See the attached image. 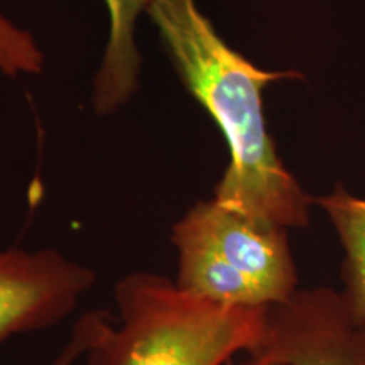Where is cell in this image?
I'll list each match as a JSON object with an SVG mask.
<instances>
[{
  "mask_svg": "<svg viewBox=\"0 0 365 365\" xmlns=\"http://www.w3.org/2000/svg\"><path fill=\"white\" fill-rule=\"evenodd\" d=\"M148 16L185 88L225 137L230 159L212 198L287 230L308 227L313 198L277 154L262 105L267 85L301 75L255 66L218 36L196 0H149Z\"/></svg>",
  "mask_w": 365,
  "mask_h": 365,
  "instance_id": "cell-1",
  "label": "cell"
},
{
  "mask_svg": "<svg viewBox=\"0 0 365 365\" xmlns=\"http://www.w3.org/2000/svg\"><path fill=\"white\" fill-rule=\"evenodd\" d=\"M113 303L117 323H102L86 365H227L257 344L266 309L213 303L150 271L122 276Z\"/></svg>",
  "mask_w": 365,
  "mask_h": 365,
  "instance_id": "cell-2",
  "label": "cell"
},
{
  "mask_svg": "<svg viewBox=\"0 0 365 365\" xmlns=\"http://www.w3.org/2000/svg\"><path fill=\"white\" fill-rule=\"evenodd\" d=\"M287 232L213 198L196 202L171 227L175 282L186 293L228 307L282 303L299 289Z\"/></svg>",
  "mask_w": 365,
  "mask_h": 365,
  "instance_id": "cell-3",
  "label": "cell"
},
{
  "mask_svg": "<svg viewBox=\"0 0 365 365\" xmlns=\"http://www.w3.org/2000/svg\"><path fill=\"white\" fill-rule=\"evenodd\" d=\"M249 357L276 365H365V318L344 291L298 289L264 309Z\"/></svg>",
  "mask_w": 365,
  "mask_h": 365,
  "instance_id": "cell-4",
  "label": "cell"
},
{
  "mask_svg": "<svg viewBox=\"0 0 365 365\" xmlns=\"http://www.w3.org/2000/svg\"><path fill=\"white\" fill-rule=\"evenodd\" d=\"M95 282L93 269L56 249H2L0 344L65 322Z\"/></svg>",
  "mask_w": 365,
  "mask_h": 365,
  "instance_id": "cell-5",
  "label": "cell"
},
{
  "mask_svg": "<svg viewBox=\"0 0 365 365\" xmlns=\"http://www.w3.org/2000/svg\"><path fill=\"white\" fill-rule=\"evenodd\" d=\"M110 17V33L93 83V108L98 115L115 112L137 90L140 71L135 44L137 19L148 14L149 0H103Z\"/></svg>",
  "mask_w": 365,
  "mask_h": 365,
  "instance_id": "cell-6",
  "label": "cell"
},
{
  "mask_svg": "<svg viewBox=\"0 0 365 365\" xmlns=\"http://www.w3.org/2000/svg\"><path fill=\"white\" fill-rule=\"evenodd\" d=\"M325 210L344 247V294L365 318V198L336 186L330 195L314 200Z\"/></svg>",
  "mask_w": 365,
  "mask_h": 365,
  "instance_id": "cell-7",
  "label": "cell"
},
{
  "mask_svg": "<svg viewBox=\"0 0 365 365\" xmlns=\"http://www.w3.org/2000/svg\"><path fill=\"white\" fill-rule=\"evenodd\" d=\"M43 65V49L34 36L0 12V71L16 78L41 73Z\"/></svg>",
  "mask_w": 365,
  "mask_h": 365,
  "instance_id": "cell-8",
  "label": "cell"
},
{
  "mask_svg": "<svg viewBox=\"0 0 365 365\" xmlns=\"http://www.w3.org/2000/svg\"><path fill=\"white\" fill-rule=\"evenodd\" d=\"M108 314L110 313L103 312V309H91V312L81 314L73 325L66 344L61 346V350L49 365H76L80 359L85 357L98 328L102 327Z\"/></svg>",
  "mask_w": 365,
  "mask_h": 365,
  "instance_id": "cell-9",
  "label": "cell"
},
{
  "mask_svg": "<svg viewBox=\"0 0 365 365\" xmlns=\"http://www.w3.org/2000/svg\"><path fill=\"white\" fill-rule=\"evenodd\" d=\"M227 365H276V364H267V362H261V360H257V359H252V357H247L245 360H242V362H239V364H234L230 360V362H228Z\"/></svg>",
  "mask_w": 365,
  "mask_h": 365,
  "instance_id": "cell-10",
  "label": "cell"
}]
</instances>
